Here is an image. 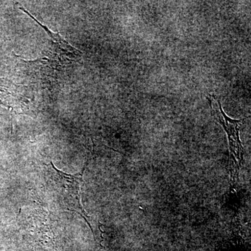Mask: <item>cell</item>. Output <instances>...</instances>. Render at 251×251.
Returning <instances> with one entry per match:
<instances>
[{
  "instance_id": "3957f363",
  "label": "cell",
  "mask_w": 251,
  "mask_h": 251,
  "mask_svg": "<svg viewBox=\"0 0 251 251\" xmlns=\"http://www.w3.org/2000/svg\"><path fill=\"white\" fill-rule=\"evenodd\" d=\"M20 9L22 10L23 12L26 13L28 16H30L38 24L40 25L41 27L44 28L49 34L50 41L48 52L50 53V57L51 58L52 57L53 59H57V62L67 64V63L75 62V59L80 57L81 52L74 49L69 43L64 41L58 32H52L49 28L39 23L35 18L33 17L31 14L27 12L25 9L23 8H20Z\"/></svg>"
},
{
  "instance_id": "277c9868",
  "label": "cell",
  "mask_w": 251,
  "mask_h": 251,
  "mask_svg": "<svg viewBox=\"0 0 251 251\" xmlns=\"http://www.w3.org/2000/svg\"><path fill=\"white\" fill-rule=\"evenodd\" d=\"M18 86L9 80L0 78V106L14 109L19 106Z\"/></svg>"
},
{
  "instance_id": "6da1fadb",
  "label": "cell",
  "mask_w": 251,
  "mask_h": 251,
  "mask_svg": "<svg viewBox=\"0 0 251 251\" xmlns=\"http://www.w3.org/2000/svg\"><path fill=\"white\" fill-rule=\"evenodd\" d=\"M47 167L50 187L56 194L58 195L62 203L67 206L68 211H75L85 220L86 223L90 226L94 237H95L92 225L93 220L83 209L81 202V186L83 182L82 175L85 166L83 171L75 175L67 174L59 171L54 166L52 162L47 165Z\"/></svg>"
},
{
  "instance_id": "7a4b0ae2",
  "label": "cell",
  "mask_w": 251,
  "mask_h": 251,
  "mask_svg": "<svg viewBox=\"0 0 251 251\" xmlns=\"http://www.w3.org/2000/svg\"><path fill=\"white\" fill-rule=\"evenodd\" d=\"M213 117L223 126L228 138L229 148V171L232 187L235 186L239 171L244 161V148L239 136V131L245 123V119L232 120L225 113L221 101L215 96L207 97Z\"/></svg>"
}]
</instances>
